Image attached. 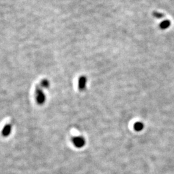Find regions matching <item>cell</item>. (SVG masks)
<instances>
[{
  "label": "cell",
  "instance_id": "obj_1",
  "mask_svg": "<svg viewBox=\"0 0 174 174\" xmlns=\"http://www.w3.org/2000/svg\"><path fill=\"white\" fill-rule=\"evenodd\" d=\"M35 99L39 105H42L45 102L46 97L44 92H43L40 87H37L35 90Z\"/></svg>",
  "mask_w": 174,
  "mask_h": 174
},
{
  "label": "cell",
  "instance_id": "obj_3",
  "mask_svg": "<svg viewBox=\"0 0 174 174\" xmlns=\"http://www.w3.org/2000/svg\"><path fill=\"white\" fill-rule=\"evenodd\" d=\"M87 83V78L85 76H81L78 79V89L80 91L85 90Z\"/></svg>",
  "mask_w": 174,
  "mask_h": 174
},
{
  "label": "cell",
  "instance_id": "obj_5",
  "mask_svg": "<svg viewBox=\"0 0 174 174\" xmlns=\"http://www.w3.org/2000/svg\"><path fill=\"white\" fill-rule=\"evenodd\" d=\"M171 25V22L170 20L168 19H166L163 21L159 25V27H160L161 29H163V30H164V29L168 28Z\"/></svg>",
  "mask_w": 174,
  "mask_h": 174
},
{
  "label": "cell",
  "instance_id": "obj_4",
  "mask_svg": "<svg viewBox=\"0 0 174 174\" xmlns=\"http://www.w3.org/2000/svg\"><path fill=\"white\" fill-rule=\"evenodd\" d=\"M12 128V125L11 124H10V123L6 124L5 126L2 129V135L4 136V137L9 136L10 135V134L11 133Z\"/></svg>",
  "mask_w": 174,
  "mask_h": 174
},
{
  "label": "cell",
  "instance_id": "obj_6",
  "mask_svg": "<svg viewBox=\"0 0 174 174\" xmlns=\"http://www.w3.org/2000/svg\"><path fill=\"white\" fill-rule=\"evenodd\" d=\"M134 129L135 130H136V131H141V130L143 129L144 128V124L143 122H135V125H134Z\"/></svg>",
  "mask_w": 174,
  "mask_h": 174
},
{
  "label": "cell",
  "instance_id": "obj_2",
  "mask_svg": "<svg viewBox=\"0 0 174 174\" xmlns=\"http://www.w3.org/2000/svg\"><path fill=\"white\" fill-rule=\"evenodd\" d=\"M72 143H73L74 145L77 148H81L84 147L85 144V140L81 136H77L75 137L72 139Z\"/></svg>",
  "mask_w": 174,
  "mask_h": 174
},
{
  "label": "cell",
  "instance_id": "obj_8",
  "mask_svg": "<svg viewBox=\"0 0 174 174\" xmlns=\"http://www.w3.org/2000/svg\"><path fill=\"white\" fill-rule=\"evenodd\" d=\"M49 85H50V83H49L48 81L47 80V79H44V80H43L41 83V86L42 88L47 89L49 86Z\"/></svg>",
  "mask_w": 174,
  "mask_h": 174
},
{
  "label": "cell",
  "instance_id": "obj_7",
  "mask_svg": "<svg viewBox=\"0 0 174 174\" xmlns=\"http://www.w3.org/2000/svg\"><path fill=\"white\" fill-rule=\"evenodd\" d=\"M153 16H154V17L155 18L161 19V18H163L164 17V14H163V13H161V12H159L155 11V12L153 13Z\"/></svg>",
  "mask_w": 174,
  "mask_h": 174
}]
</instances>
